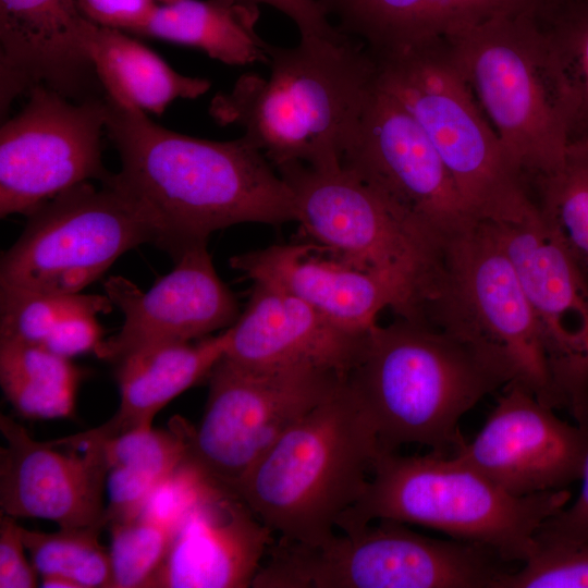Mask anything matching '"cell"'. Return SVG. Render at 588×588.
Masks as SVG:
<instances>
[{
    "instance_id": "7a4b0ae2",
    "label": "cell",
    "mask_w": 588,
    "mask_h": 588,
    "mask_svg": "<svg viewBox=\"0 0 588 588\" xmlns=\"http://www.w3.org/2000/svg\"><path fill=\"white\" fill-rule=\"evenodd\" d=\"M267 78L241 75L208 108L222 126L235 125L277 169L287 163L329 169L343 154L378 85V64L347 35L301 37L293 47L269 44Z\"/></svg>"
},
{
    "instance_id": "b9f144b4",
    "label": "cell",
    "mask_w": 588,
    "mask_h": 588,
    "mask_svg": "<svg viewBox=\"0 0 588 588\" xmlns=\"http://www.w3.org/2000/svg\"><path fill=\"white\" fill-rule=\"evenodd\" d=\"M40 584L46 588H78L71 579L56 575L40 577Z\"/></svg>"
},
{
    "instance_id": "836d02e7",
    "label": "cell",
    "mask_w": 588,
    "mask_h": 588,
    "mask_svg": "<svg viewBox=\"0 0 588 588\" xmlns=\"http://www.w3.org/2000/svg\"><path fill=\"white\" fill-rule=\"evenodd\" d=\"M499 588H588V541L536 538L530 555Z\"/></svg>"
},
{
    "instance_id": "6da1fadb",
    "label": "cell",
    "mask_w": 588,
    "mask_h": 588,
    "mask_svg": "<svg viewBox=\"0 0 588 588\" xmlns=\"http://www.w3.org/2000/svg\"><path fill=\"white\" fill-rule=\"evenodd\" d=\"M106 133L121 170L112 182L154 224L175 260L220 229L296 221L293 192L246 136L217 142L176 133L105 95Z\"/></svg>"
},
{
    "instance_id": "9a60e30c",
    "label": "cell",
    "mask_w": 588,
    "mask_h": 588,
    "mask_svg": "<svg viewBox=\"0 0 588 588\" xmlns=\"http://www.w3.org/2000/svg\"><path fill=\"white\" fill-rule=\"evenodd\" d=\"M0 510L12 517L44 518L59 527H106L107 463L97 428L50 442L33 439L0 415Z\"/></svg>"
},
{
    "instance_id": "ffe728a7",
    "label": "cell",
    "mask_w": 588,
    "mask_h": 588,
    "mask_svg": "<svg viewBox=\"0 0 588 588\" xmlns=\"http://www.w3.org/2000/svg\"><path fill=\"white\" fill-rule=\"evenodd\" d=\"M273 541L246 502L216 483L174 530L154 588L252 587Z\"/></svg>"
},
{
    "instance_id": "f1b7e54d",
    "label": "cell",
    "mask_w": 588,
    "mask_h": 588,
    "mask_svg": "<svg viewBox=\"0 0 588 588\" xmlns=\"http://www.w3.org/2000/svg\"><path fill=\"white\" fill-rule=\"evenodd\" d=\"M528 192L588 277V142L569 144L561 168L530 182Z\"/></svg>"
},
{
    "instance_id": "d590c367",
    "label": "cell",
    "mask_w": 588,
    "mask_h": 588,
    "mask_svg": "<svg viewBox=\"0 0 588 588\" xmlns=\"http://www.w3.org/2000/svg\"><path fill=\"white\" fill-rule=\"evenodd\" d=\"M453 30L502 15H531L541 17L556 0H436Z\"/></svg>"
},
{
    "instance_id": "74e56055",
    "label": "cell",
    "mask_w": 588,
    "mask_h": 588,
    "mask_svg": "<svg viewBox=\"0 0 588 588\" xmlns=\"http://www.w3.org/2000/svg\"><path fill=\"white\" fill-rule=\"evenodd\" d=\"M21 525L15 517L0 515V588H33L38 573L25 555Z\"/></svg>"
},
{
    "instance_id": "5b68a950",
    "label": "cell",
    "mask_w": 588,
    "mask_h": 588,
    "mask_svg": "<svg viewBox=\"0 0 588 588\" xmlns=\"http://www.w3.org/2000/svg\"><path fill=\"white\" fill-rule=\"evenodd\" d=\"M571 500L567 489L513 495L458 457L380 451L365 490L338 520L342 531L391 519L438 529L523 563L541 525Z\"/></svg>"
},
{
    "instance_id": "30bf717a",
    "label": "cell",
    "mask_w": 588,
    "mask_h": 588,
    "mask_svg": "<svg viewBox=\"0 0 588 588\" xmlns=\"http://www.w3.org/2000/svg\"><path fill=\"white\" fill-rule=\"evenodd\" d=\"M81 183L32 215L0 261V287L78 293L124 253L157 246L151 221L113 182Z\"/></svg>"
},
{
    "instance_id": "d4e9b609",
    "label": "cell",
    "mask_w": 588,
    "mask_h": 588,
    "mask_svg": "<svg viewBox=\"0 0 588 588\" xmlns=\"http://www.w3.org/2000/svg\"><path fill=\"white\" fill-rule=\"evenodd\" d=\"M258 19V7L238 0H177L157 5L138 35L199 49L229 65L268 64Z\"/></svg>"
},
{
    "instance_id": "1f68e13d",
    "label": "cell",
    "mask_w": 588,
    "mask_h": 588,
    "mask_svg": "<svg viewBox=\"0 0 588 588\" xmlns=\"http://www.w3.org/2000/svg\"><path fill=\"white\" fill-rule=\"evenodd\" d=\"M112 304L107 295L0 287V340L41 346L64 321L108 314Z\"/></svg>"
},
{
    "instance_id": "7bdbcfd3",
    "label": "cell",
    "mask_w": 588,
    "mask_h": 588,
    "mask_svg": "<svg viewBox=\"0 0 588 588\" xmlns=\"http://www.w3.org/2000/svg\"><path fill=\"white\" fill-rule=\"evenodd\" d=\"M155 2L158 1V2H161V4H168V3H172V2H175L177 0H154Z\"/></svg>"
},
{
    "instance_id": "60d3db41",
    "label": "cell",
    "mask_w": 588,
    "mask_h": 588,
    "mask_svg": "<svg viewBox=\"0 0 588 588\" xmlns=\"http://www.w3.org/2000/svg\"><path fill=\"white\" fill-rule=\"evenodd\" d=\"M241 2L270 5L290 17L298 28L301 37H340L344 35L333 26L318 0H238Z\"/></svg>"
},
{
    "instance_id": "ac0fdd59",
    "label": "cell",
    "mask_w": 588,
    "mask_h": 588,
    "mask_svg": "<svg viewBox=\"0 0 588 588\" xmlns=\"http://www.w3.org/2000/svg\"><path fill=\"white\" fill-rule=\"evenodd\" d=\"M174 262L173 270L147 292L121 275L105 282L106 294L124 314V322L95 350L100 359L115 364L150 345L195 341L234 324L238 304L218 275L207 242L187 247Z\"/></svg>"
},
{
    "instance_id": "484cf974",
    "label": "cell",
    "mask_w": 588,
    "mask_h": 588,
    "mask_svg": "<svg viewBox=\"0 0 588 588\" xmlns=\"http://www.w3.org/2000/svg\"><path fill=\"white\" fill-rule=\"evenodd\" d=\"M187 427L188 422L179 418L171 430L139 428L113 437L100 431L108 468L106 527L142 513L155 487L184 458Z\"/></svg>"
},
{
    "instance_id": "4fadbf2b",
    "label": "cell",
    "mask_w": 588,
    "mask_h": 588,
    "mask_svg": "<svg viewBox=\"0 0 588 588\" xmlns=\"http://www.w3.org/2000/svg\"><path fill=\"white\" fill-rule=\"evenodd\" d=\"M0 130V216L32 215L84 182L108 181L105 96L71 100L44 86ZM106 95V94H105Z\"/></svg>"
},
{
    "instance_id": "7402d4cb",
    "label": "cell",
    "mask_w": 588,
    "mask_h": 588,
    "mask_svg": "<svg viewBox=\"0 0 588 588\" xmlns=\"http://www.w3.org/2000/svg\"><path fill=\"white\" fill-rule=\"evenodd\" d=\"M365 333L346 331L299 298L254 283L246 308L229 328L224 357L246 368L310 367L345 379Z\"/></svg>"
},
{
    "instance_id": "44dd1931",
    "label": "cell",
    "mask_w": 588,
    "mask_h": 588,
    "mask_svg": "<svg viewBox=\"0 0 588 588\" xmlns=\"http://www.w3.org/2000/svg\"><path fill=\"white\" fill-rule=\"evenodd\" d=\"M254 283L291 294L338 327L356 334L377 323V316L401 309L394 287L313 241L271 245L230 259Z\"/></svg>"
},
{
    "instance_id": "ba28073f",
    "label": "cell",
    "mask_w": 588,
    "mask_h": 588,
    "mask_svg": "<svg viewBox=\"0 0 588 588\" xmlns=\"http://www.w3.org/2000/svg\"><path fill=\"white\" fill-rule=\"evenodd\" d=\"M309 240L396 291L399 317L419 320L439 270L444 236L418 225L342 166L277 168Z\"/></svg>"
},
{
    "instance_id": "f546056e",
    "label": "cell",
    "mask_w": 588,
    "mask_h": 588,
    "mask_svg": "<svg viewBox=\"0 0 588 588\" xmlns=\"http://www.w3.org/2000/svg\"><path fill=\"white\" fill-rule=\"evenodd\" d=\"M538 21L564 84L569 144L588 142V0H556Z\"/></svg>"
},
{
    "instance_id": "4dcf8cb0",
    "label": "cell",
    "mask_w": 588,
    "mask_h": 588,
    "mask_svg": "<svg viewBox=\"0 0 588 588\" xmlns=\"http://www.w3.org/2000/svg\"><path fill=\"white\" fill-rule=\"evenodd\" d=\"M99 525L68 527L54 532L21 526L22 539L39 578L63 576L78 588H112L110 553L99 541Z\"/></svg>"
},
{
    "instance_id": "e575fe53",
    "label": "cell",
    "mask_w": 588,
    "mask_h": 588,
    "mask_svg": "<svg viewBox=\"0 0 588 588\" xmlns=\"http://www.w3.org/2000/svg\"><path fill=\"white\" fill-rule=\"evenodd\" d=\"M216 483L185 454L180 464L155 487L139 515L173 534L187 513Z\"/></svg>"
},
{
    "instance_id": "8fae6325",
    "label": "cell",
    "mask_w": 588,
    "mask_h": 588,
    "mask_svg": "<svg viewBox=\"0 0 588 588\" xmlns=\"http://www.w3.org/2000/svg\"><path fill=\"white\" fill-rule=\"evenodd\" d=\"M343 380L310 367L253 369L223 357L208 378L200 422L188 424L186 456L235 491L249 467Z\"/></svg>"
},
{
    "instance_id": "8d00e7d4",
    "label": "cell",
    "mask_w": 588,
    "mask_h": 588,
    "mask_svg": "<svg viewBox=\"0 0 588 588\" xmlns=\"http://www.w3.org/2000/svg\"><path fill=\"white\" fill-rule=\"evenodd\" d=\"M75 3L89 22L137 35L158 5L154 0H75Z\"/></svg>"
},
{
    "instance_id": "e0dca14e",
    "label": "cell",
    "mask_w": 588,
    "mask_h": 588,
    "mask_svg": "<svg viewBox=\"0 0 588 588\" xmlns=\"http://www.w3.org/2000/svg\"><path fill=\"white\" fill-rule=\"evenodd\" d=\"M503 389L479 433L454 456L516 497L566 489L579 480L588 430L559 418L516 382Z\"/></svg>"
},
{
    "instance_id": "2e32d148",
    "label": "cell",
    "mask_w": 588,
    "mask_h": 588,
    "mask_svg": "<svg viewBox=\"0 0 588 588\" xmlns=\"http://www.w3.org/2000/svg\"><path fill=\"white\" fill-rule=\"evenodd\" d=\"M307 544L279 538L256 574L254 588H424L436 568L426 536L378 519Z\"/></svg>"
},
{
    "instance_id": "d6986e66",
    "label": "cell",
    "mask_w": 588,
    "mask_h": 588,
    "mask_svg": "<svg viewBox=\"0 0 588 588\" xmlns=\"http://www.w3.org/2000/svg\"><path fill=\"white\" fill-rule=\"evenodd\" d=\"M75 0H0V111L35 86L83 101L105 96Z\"/></svg>"
},
{
    "instance_id": "d6a6232c",
    "label": "cell",
    "mask_w": 588,
    "mask_h": 588,
    "mask_svg": "<svg viewBox=\"0 0 588 588\" xmlns=\"http://www.w3.org/2000/svg\"><path fill=\"white\" fill-rule=\"evenodd\" d=\"M112 588H151L166 560L172 531L138 515L107 526Z\"/></svg>"
},
{
    "instance_id": "7c38bea8",
    "label": "cell",
    "mask_w": 588,
    "mask_h": 588,
    "mask_svg": "<svg viewBox=\"0 0 588 588\" xmlns=\"http://www.w3.org/2000/svg\"><path fill=\"white\" fill-rule=\"evenodd\" d=\"M486 221L525 292L559 407L588 430V277L532 199L511 215Z\"/></svg>"
},
{
    "instance_id": "277c9868",
    "label": "cell",
    "mask_w": 588,
    "mask_h": 588,
    "mask_svg": "<svg viewBox=\"0 0 588 588\" xmlns=\"http://www.w3.org/2000/svg\"><path fill=\"white\" fill-rule=\"evenodd\" d=\"M379 452L344 379L249 467L235 492L279 538L317 544L360 498Z\"/></svg>"
},
{
    "instance_id": "4316f807",
    "label": "cell",
    "mask_w": 588,
    "mask_h": 588,
    "mask_svg": "<svg viewBox=\"0 0 588 588\" xmlns=\"http://www.w3.org/2000/svg\"><path fill=\"white\" fill-rule=\"evenodd\" d=\"M343 34L378 60L441 38L448 23L436 0H318Z\"/></svg>"
},
{
    "instance_id": "3957f363",
    "label": "cell",
    "mask_w": 588,
    "mask_h": 588,
    "mask_svg": "<svg viewBox=\"0 0 588 588\" xmlns=\"http://www.w3.org/2000/svg\"><path fill=\"white\" fill-rule=\"evenodd\" d=\"M514 380L488 352L427 322L399 317L363 338L345 382L372 426L379 449L419 444L451 456L466 443L460 420Z\"/></svg>"
},
{
    "instance_id": "cb8c5ba5",
    "label": "cell",
    "mask_w": 588,
    "mask_h": 588,
    "mask_svg": "<svg viewBox=\"0 0 588 588\" xmlns=\"http://www.w3.org/2000/svg\"><path fill=\"white\" fill-rule=\"evenodd\" d=\"M84 44L106 95L123 107L161 114L174 100L198 98L211 86L176 72L123 30L89 22Z\"/></svg>"
},
{
    "instance_id": "83f0119b",
    "label": "cell",
    "mask_w": 588,
    "mask_h": 588,
    "mask_svg": "<svg viewBox=\"0 0 588 588\" xmlns=\"http://www.w3.org/2000/svg\"><path fill=\"white\" fill-rule=\"evenodd\" d=\"M83 370L41 346L0 340V384L15 412L27 419L71 418Z\"/></svg>"
},
{
    "instance_id": "8992f818",
    "label": "cell",
    "mask_w": 588,
    "mask_h": 588,
    "mask_svg": "<svg viewBox=\"0 0 588 588\" xmlns=\"http://www.w3.org/2000/svg\"><path fill=\"white\" fill-rule=\"evenodd\" d=\"M444 40L526 184L558 171L569 146V110L538 17L497 16L460 27Z\"/></svg>"
},
{
    "instance_id": "9c48e42d",
    "label": "cell",
    "mask_w": 588,
    "mask_h": 588,
    "mask_svg": "<svg viewBox=\"0 0 588 588\" xmlns=\"http://www.w3.org/2000/svg\"><path fill=\"white\" fill-rule=\"evenodd\" d=\"M376 61L378 85L420 124L476 218L499 219L530 200L444 38Z\"/></svg>"
},
{
    "instance_id": "603a6c76",
    "label": "cell",
    "mask_w": 588,
    "mask_h": 588,
    "mask_svg": "<svg viewBox=\"0 0 588 588\" xmlns=\"http://www.w3.org/2000/svg\"><path fill=\"white\" fill-rule=\"evenodd\" d=\"M228 343L229 328L196 341L150 345L121 358L114 364L119 409L99 430L113 437L152 427L155 416L168 403L209 378Z\"/></svg>"
},
{
    "instance_id": "f35d334b",
    "label": "cell",
    "mask_w": 588,
    "mask_h": 588,
    "mask_svg": "<svg viewBox=\"0 0 588 588\" xmlns=\"http://www.w3.org/2000/svg\"><path fill=\"white\" fill-rule=\"evenodd\" d=\"M580 480L581 490L576 501L547 519L537 531V539L588 541V453Z\"/></svg>"
},
{
    "instance_id": "ab89813d",
    "label": "cell",
    "mask_w": 588,
    "mask_h": 588,
    "mask_svg": "<svg viewBox=\"0 0 588 588\" xmlns=\"http://www.w3.org/2000/svg\"><path fill=\"white\" fill-rule=\"evenodd\" d=\"M103 329L96 316H81L64 321L41 347L65 358L94 351L103 341Z\"/></svg>"
},
{
    "instance_id": "52a82bcc",
    "label": "cell",
    "mask_w": 588,
    "mask_h": 588,
    "mask_svg": "<svg viewBox=\"0 0 588 588\" xmlns=\"http://www.w3.org/2000/svg\"><path fill=\"white\" fill-rule=\"evenodd\" d=\"M488 352L539 402L559 408L525 292L488 221L473 218L444 236L420 320Z\"/></svg>"
},
{
    "instance_id": "5bb4252c",
    "label": "cell",
    "mask_w": 588,
    "mask_h": 588,
    "mask_svg": "<svg viewBox=\"0 0 588 588\" xmlns=\"http://www.w3.org/2000/svg\"><path fill=\"white\" fill-rule=\"evenodd\" d=\"M341 166L408 219L439 236L476 218L420 124L379 85Z\"/></svg>"
}]
</instances>
